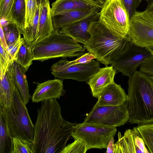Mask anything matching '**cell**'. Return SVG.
Listing matches in <instances>:
<instances>
[{
	"mask_svg": "<svg viewBox=\"0 0 153 153\" xmlns=\"http://www.w3.org/2000/svg\"><path fill=\"white\" fill-rule=\"evenodd\" d=\"M151 53L153 56V45L146 48Z\"/></svg>",
	"mask_w": 153,
	"mask_h": 153,
	"instance_id": "60d3db41",
	"label": "cell"
},
{
	"mask_svg": "<svg viewBox=\"0 0 153 153\" xmlns=\"http://www.w3.org/2000/svg\"><path fill=\"white\" fill-rule=\"evenodd\" d=\"M0 80V106L8 107L12 104L16 88L9 69Z\"/></svg>",
	"mask_w": 153,
	"mask_h": 153,
	"instance_id": "44dd1931",
	"label": "cell"
},
{
	"mask_svg": "<svg viewBox=\"0 0 153 153\" xmlns=\"http://www.w3.org/2000/svg\"><path fill=\"white\" fill-rule=\"evenodd\" d=\"M37 6L40 5V3L42 0H36Z\"/></svg>",
	"mask_w": 153,
	"mask_h": 153,
	"instance_id": "b9f144b4",
	"label": "cell"
},
{
	"mask_svg": "<svg viewBox=\"0 0 153 153\" xmlns=\"http://www.w3.org/2000/svg\"><path fill=\"white\" fill-rule=\"evenodd\" d=\"M152 56L146 48L134 43L128 36L120 53L111 64L116 70L129 77L149 58Z\"/></svg>",
	"mask_w": 153,
	"mask_h": 153,
	"instance_id": "ba28073f",
	"label": "cell"
},
{
	"mask_svg": "<svg viewBox=\"0 0 153 153\" xmlns=\"http://www.w3.org/2000/svg\"><path fill=\"white\" fill-rule=\"evenodd\" d=\"M97 98V102L100 105L118 106L126 102L128 95L120 85L114 82L105 87Z\"/></svg>",
	"mask_w": 153,
	"mask_h": 153,
	"instance_id": "2e32d148",
	"label": "cell"
},
{
	"mask_svg": "<svg viewBox=\"0 0 153 153\" xmlns=\"http://www.w3.org/2000/svg\"><path fill=\"white\" fill-rule=\"evenodd\" d=\"M25 3V28L32 25L37 6L36 0H27Z\"/></svg>",
	"mask_w": 153,
	"mask_h": 153,
	"instance_id": "1f68e13d",
	"label": "cell"
},
{
	"mask_svg": "<svg viewBox=\"0 0 153 153\" xmlns=\"http://www.w3.org/2000/svg\"><path fill=\"white\" fill-rule=\"evenodd\" d=\"M24 41L23 38L21 37L8 47L7 51L13 61L16 60L18 52Z\"/></svg>",
	"mask_w": 153,
	"mask_h": 153,
	"instance_id": "d6a6232c",
	"label": "cell"
},
{
	"mask_svg": "<svg viewBox=\"0 0 153 153\" xmlns=\"http://www.w3.org/2000/svg\"><path fill=\"white\" fill-rule=\"evenodd\" d=\"M16 0H0V18L9 23H13L12 14Z\"/></svg>",
	"mask_w": 153,
	"mask_h": 153,
	"instance_id": "83f0119b",
	"label": "cell"
},
{
	"mask_svg": "<svg viewBox=\"0 0 153 153\" xmlns=\"http://www.w3.org/2000/svg\"><path fill=\"white\" fill-rule=\"evenodd\" d=\"M128 36L134 43L140 47L153 45V16L146 10L136 11L130 19Z\"/></svg>",
	"mask_w": 153,
	"mask_h": 153,
	"instance_id": "8fae6325",
	"label": "cell"
},
{
	"mask_svg": "<svg viewBox=\"0 0 153 153\" xmlns=\"http://www.w3.org/2000/svg\"><path fill=\"white\" fill-rule=\"evenodd\" d=\"M40 5L37 6L32 25L26 27L21 33L25 42L31 45L34 43L37 36Z\"/></svg>",
	"mask_w": 153,
	"mask_h": 153,
	"instance_id": "cb8c5ba5",
	"label": "cell"
},
{
	"mask_svg": "<svg viewBox=\"0 0 153 153\" xmlns=\"http://www.w3.org/2000/svg\"><path fill=\"white\" fill-rule=\"evenodd\" d=\"M151 76V77L153 81V76Z\"/></svg>",
	"mask_w": 153,
	"mask_h": 153,
	"instance_id": "ee69618b",
	"label": "cell"
},
{
	"mask_svg": "<svg viewBox=\"0 0 153 153\" xmlns=\"http://www.w3.org/2000/svg\"><path fill=\"white\" fill-rule=\"evenodd\" d=\"M114 137H112L110 140L107 145L106 148L107 151L105 153H114Z\"/></svg>",
	"mask_w": 153,
	"mask_h": 153,
	"instance_id": "74e56055",
	"label": "cell"
},
{
	"mask_svg": "<svg viewBox=\"0 0 153 153\" xmlns=\"http://www.w3.org/2000/svg\"><path fill=\"white\" fill-rule=\"evenodd\" d=\"M139 70L151 76H153V56L147 59L139 67Z\"/></svg>",
	"mask_w": 153,
	"mask_h": 153,
	"instance_id": "e575fe53",
	"label": "cell"
},
{
	"mask_svg": "<svg viewBox=\"0 0 153 153\" xmlns=\"http://www.w3.org/2000/svg\"><path fill=\"white\" fill-rule=\"evenodd\" d=\"M100 68L99 62L94 60L85 63L73 65L68 60L62 59L53 64L51 70L57 78L87 82Z\"/></svg>",
	"mask_w": 153,
	"mask_h": 153,
	"instance_id": "30bf717a",
	"label": "cell"
},
{
	"mask_svg": "<svg viewBox=\"0 0 153 153\" xmlns=\"http://www.w3.org/2000/svg\"><path fill=\"white\" fill-rule=\"evenodd\" d=\"M9 70L14 83L20 94L24 103L26 105L31 97L25 74L27 71L15 61L9 65Z\"/></svg>",
	"mask_w": 153,
	"mask_h": 153,
	"instance_id": "d6986e66",
	"label": "cell"
},
{
	"mask_svg": "<svg viewBox=\"0 0 153 153\" xmlns=\"http://www.w3.org/2000/svg\"><path fill=\"white\" fill-rule=\"evenodd\" d=\"M116 127L102 125L82 123L77 124L72 134L74 139H79L86 144L88 150L106 149L108 143L114 137Z\"/></svg>",
	"mask_w": 153,
	"mask_h": 153,
	"instance_id": "52a82bcc",
	"label": "cell"
},
{
	"mask_svg": "<svg viewBox=\"0 0 153 153\" xmlns=\"http://www.w3.org/2000/svg\"><path fill=\"white\" fill-rule=\"evenodd\" d=\"M88 31L90 38L84 45L83 48L105 66L121 52L124 48L128 36L123 38L114 35L99 19L92 22Z\"/></svg>",
	"mask_w": 153,
	"mask_h": 153,
	"instance_id": "3957f363",
	"label": "cell"
},
{
	"mask_svg": "<svg viewBox=\"0 0 153 153\" xmlns=\"http://www.w3.org/2000/svg\"><path fill=\"white\" fill-rule=\"evenodd\" d=\"M101 8L72 10L52 16L54 29H60L100 12Z\"/></svg>",
	"mask_w": 153,
	"mask_h": 153,
	"instance_id": "9a60e30c",
	"label": "cell"
},
{
	"mask_svg": "<svg viewBox=\"0 0 153 153\" xmlns=\"http://www.w3.org/2000/svg\"><path fill=\"white\" fill-rule=\"evenodd\" d=\"M13 147L11 153H33V143L17 137H13Z\"/></svg>",
	"mask_w": 153,
	"mask_h": 153,
	"instance_id": "f1b7e54d",
	"label": "cell"
},
{
	"mask_svg": "<svg viewBox=\"0 0 153 153\" xmlns=\"http://www.w3.org/2000/svg\"><path fill=\"white\" fill-rule=\"evenodd\" d=\"M102 5L90 0H56L52 3L51 13L52 16L64 12L94 7L101 8Z\"/></svg>",
	"mask_w": 153,
	"mask_h": 153,
	"instance_id": "ac0fdd59",
	"label": "cell"
},
{
	"mask_svg": "<svg viewBox=\"0 0 153 153\" xmlns=\"http://www.w3.org/2000/svg\"><path fill=\"white\" fill-rule=\"evenodd\" d=\"M0 153H11L13 148V137L7 121L0 111Z\"/></svg>",
	"mask_w": 153,
	"mask_h": 153,
	"instance_id": "7402d4cb",
	"label": "cell"
},
{
	"mask_svg": "<svg viewBox=\"0 0 153 153\" xmlns=\"http://www.w3.org/2000/svg\"><path fill=\"white\" fill-rule=\"evenodd\" d=\"M33 60L44 61L58 57H79L85 49L69 36L54 29L48 36L31 45Z\"/></svg>",
	"mask_w": 153,
	"mask_h": 153,
	"instance_id": "277c9868",
	"label": "cell"
},
{
	"mask_svg": "<svg viewBox=\"0 0 153 153\" xmlns=\"http://www.w3.org/2000/svg\"><path fill=\"white\" fill-rule=\"evenodd\" d=\"M145 1H146L147 2L149 3V2H150V1H152V0H144Z\"/></svg>",
	"mask_w": 153,
	"mask_h": 153,
	"instance_id": "7bdbcfd3",
	"label": "cell"
},
{
	"mask_svg": "<svg viewBox=\"0 0 153 153\" xmlns=\"http://www.w3.org/2000/svg\"><path fill=\"white\" fill-rule=\"evenodd\" d=\"M94 59H96L94 55L91 53L88 52L84 53L75 60L70 61V63L73 65L84 64L89 62Z\"/></svg>",
	"mask_w": 153,
	"mask_h": 153,
	"instance_id": "d590c367",
	"label": "cell"
},
{
	"mask_svg": "<svg viewBox=\"0 0 153 153\" xmlns=\"http://www.w3.org/2000/svg\"><path fill=\"white\" fill-rule=\"evenodd\" d=\"M13 62L7 51L0 45V77L5 74L9 65Z\"/></svg>",
	"mask_w": 153,
	"mask_h": 153,
	"instance_id": "4dcf8cb0",
	"label": "cell"
},
{
	"mask_svg": "<svg viewBox=\"0 0 153 153\" xmlns=\"http://www.w3.org/2000/svg\"><path fill=\"white\" fill-rule=\"evenodd\" d=\"M0 45H1L7 51L8 46L4 36L3 28L1 23L0 24Z\"/></svg>",
	"mask_w": 153,
	"mask_h": 153,
	"instance_id": "8d00e7d4",
	"label": "cell"
},
{
	"mask_svg": "<svg viewBox=\"0 0 153 153\" xmlns=\"http://www.w3.org/2000/svg\"><path fill=\"white\" fill-rule=\"evenodd\" d=\"M1 25L8 47L21 37V32L15 24L6 22L4 24Z\"/></svg>",
	"mask_w": 153,
	"mask_h": 153,
	"instance_id": "484cf974",
	"label": "cell"
},
{
	"mask_svg": "<svg viewBox=\"0 0 153 153\" xmlns=\"http://www.w3.org/2000/svg\"><path fill=\"white\" fill-rule=\"evenodd\" d=\"M12 16L13 23L17 26L21 34L25 27L26 3L25 0H16Z\"/></svg>",
	"mask_w": 153,
	"mask_h": 153,
	"instance_id": "603a6c76",
	"label": "cell"
},
{
	"mask_svg": "<svg viewBox=\"0 0 153 153\" xmlns=\"http://www.w3.org/2000/svg\"><path fill=\"white\" fill-rule=\"evenodd\" d=\"M137 127L149 153H153V123L139 125Z\"/></svg>",
	"mask_w": 153,
	"mask_h": 153,
	"instance_id": "4316f807",
	"label": "cell"
},
{
	"mask_svg": "<svg viewBox=\"0 0 153 153\" xmlns=\"http://www.w3.org/2000/svg\"><path fill=\"white\" fill-rule=\"evenodd\" d=\"M0 111L7 121L12 137H17L33 142L34 125L16 87L11 105L0 106Z\"/></svg>",
	"mask_w": 153,
	"mask_h": 153,
	"instance_id": "5b68a950",
	"label": "cell"
},
{
	"mask_svg": "<svg viewBox=\"0 0 153 153\" xmlns=\"http://www.w3.org/2000/svg\"><path fill=\"white\" fill-rule=\"evenodd\" d=\"M128 13L130 19L139 6L142 0H122Z\"/></svg>",
	"mask_w": 153,
	"mask_h": 153,
	"instance_id": "836d02e7",
	"label": "cell"
},
{
	"mask_svg": "<svg viewBox=\"0 0 153 153\" xmlns=\"http://www.w3.org/2000/svg\"><path fill=\"white\" fill-rule=\"evenodd\" d=\"M128 85V122L139 125L153 123V81L151 76L136 70L129 77Z\"/></svg>",
	"mask_w": 153,
	"mask_h": 153,
	"instance_id": "7a4b0ae2",
	"label": "cell"
},
{
	"mask_svg": "<svg viewBox=\"0 0 153 153\" xmlns=\"http://www.w3.org/2000/svg\"><path fill=\"white\" fill-rule=\"evenodd\" d=\"M129 119L126 102L118 106H102L97 102L83 123L116 127L124 125Z\"/></svg>",
	"mask_w": 153,
	"mask_h": 153,
	"instance_id": "9c48e42d",
	"label": "cell"
},
{
	"mask_svg": "<svg viewBox=\"0 0 153 153\" xmlns=\"http://www.w3.org/2000/svg\"><path fill=\"white\" fill-rule=\"evenodd\" d=\"M96 2L102 5L105 3L106 0H90Z\"/></svg>",
	"mask_w": 153,
	"mask_h": 153,
	"instance_id": "ab89813d",
	"label": "cell"
},
{
	"mask_svg": "<svg viewBox=\"0 0 153 153\" xmlns=\"http://www.w3.org/2000/svg\"><path fill=\"white\" fill-rule=\"evenodd\" d=\"M33 60L31 45L24 41L19 49L17 59L15 62L27 71L32 64Z\"/></svg>",
	"mask_w": 153,
	"mask_h": 153,
	"instance_id": "d4e9b609",
	"label": "cell"
},
{
	"mask_svg": "<svg viewBox=\"0 0 153 153\" xmlns=\"http://www.w3.org/2000/svg\"><path fill=\"white\" fill-rule=\"evenodd\" d=\"M66 146L61 153H85L88 149L86 143L79 139Z\"/></svg>",
	"mask_w": 153,
	"mask_h": 153,
	"instance_id": "f546056e",
	"label": "cell"
},
{
	"mask_svg": "<svg viewBox=\"0 0 153 153\" xmlns=\"http://www.w3.org/2000/svg\"><path fill=\"white\" fill-rule=\"evenodd\" d=\"M25 2H26V1H27V0H25Z\"/></svg>",
	"mask_w": 153,
	"mask_h": 153,
	"instance_id": "f6af8a7d",
	"label": "cell"
},
{
	"mask_svg": "<svg viewBox=\"0 0 153 153\" xmlns=\"http://www.w3.org/2000/svg\"><path fill=\"white\" fill-rule=\"evenodd\" d=\"M118 137L114 153H149L137 127L126 130L123 135L119 131Z\"/></svg>",
	"mask_w": 153,
	"mask_h": 153,
	"instance_id": "7c38bea8",
	"label": "cell"
},
{
	"mask_svg": "<svg viewBox=\"0 0 153 153\" xmlns=\"http://www.w3.org/2000/svg\"><path fill=\"white\" fill-rule=\"evenodd\" d=\"M99 19L112 33L123 38L128 35L130 19L122 0H106Z\"/></svg>",
	"mask_w": 153,
	"mask_h": 153,
	"instance_id": "8992f818",
	"label": "cell"
},
{
	"mask_svg": "<svg viewBox=\"0 0 153 153\" xmlns=\"http://www.w3.org/2000/svg\"><path fill=\"white\" fill-rule=\"evenodd\" d=\"M34 125L33 153H61L72 137L77 123L62 117L57 99L42 102Z\"/></svg>",
	"mask_w": 153,
	"mask_h": 153,
	"instance_id": "6da1fadb",
	"label": "cell"
},
{
	"mask_svg": "<svg viewBox=\"0 0 153 153\" xmlns=\"http://www.w3.org/2000/svg\"><path fill=\"white\" fill-rule=\"evenodd\" d=\"M146 10L153 16V0L148 3Z\"/></svg>",
	"mask_w": 153,
	"mask_h": 153,
	"instance_id": "f35d334b",
	"label": "cell"
},
{
	"mask_svg": "<svg viewBox=\"0 0 153 153\" xmlns=\"http://www.w3.org/2000/svg\"><path fill=\"white\" fill-rule=\"evenodd\" d=\"M116 70L113 66L100 68L87 82L91 90L93 96L97 98L101 91L107 86L114 82Z\"/></svg>",
	"mask_w": 153,
	"mask_h": 153,
	"instance_id": "e0dca14e",
	"label": "cell"
},
{
	"mask_svg": "<svg viewBox=\"0 0 153 153\" xmlns=\"http://www.w3.org/2000/svg\"><path fill=\"white\" fill-rule=\"evenodd\" d=\"M100 12L60 29V32L78 43L85 45L91 37L88 30L91 23L98 20Z\"/></svg>",
	"mask_w": 153,
	"mask_h": 153,
	"instance_id": "5bb4252c",
	"label": "cell"
},
{
	"mask_svg": "<svg viewBox=\"0 0 153 153\" xmlns=\"http://www.w3.org/2000/svg\"><path fill=\"white\" fill-rule=\"evenodd\" d=\"M40 5L37 36L35 43L48 36L54 30L49 0H45Z\"/></svg>",
	"mask_w": 153,
	"mask_h": 153,
	"instance_id": "ffe728a7",
	"label": "cell"
},
{
	"mask_svg": "<svg viewBox=\"0 0 153 153\" xmlns=\"http://www.w3.org/2000/svg\"><path fill=\"white\" fill-rule=\"evenodd\" d=\"M65 92L62 80H49L37 84L31 100L33 102L38 103L53 99H59Z\"/></svg>",
	"mask_w": 153,
	"mask_h": 153,
	"instance_id": "4fadbf2b",
	"label": "cell"
}]
</instances>
